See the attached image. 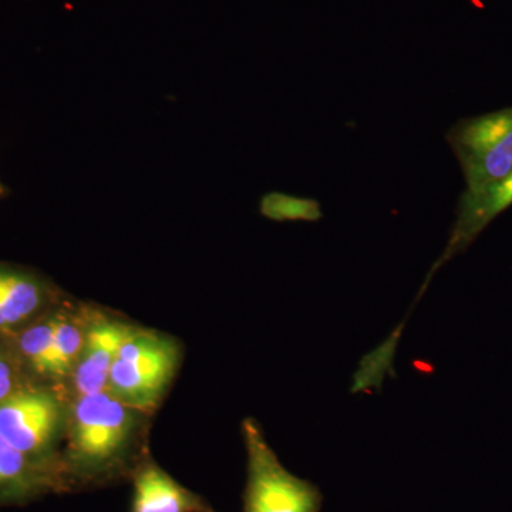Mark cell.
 Returning a JSON list of instances; mask_svg holds the SVG:
<instances>
[{
  "label": "cell",
  "instance_id": "cell-2",
  "mask_svg": "<svg viewBox=\"0 0 512 512\" xmlns=\"http://www.w3.org/2000/svg\"><path fill=\"white\" fill-rule=\"evenodd\" d=\"M180 345L156 330L134 329L124 340L107 390L133 409H153L180 367Z\"/></svg>",
  "mask_w": 512,
  "mask_h": 512
},
{
  "label": "cell",
  "instance_id": "cell-14",
  "mask_svg": "<svg viewBox=\"0 0 512 512\" xmlns=\"http://www.w3.org/2000/svg\"><path fill=\"white\" fill-rule=\"evenodd\" d=\"M8 194H9L8 188H6L5 185L0 183V200H2V198H5L6 195H8Z\"/></svg>",
  "mask_w": 512,
  "mask_h": 512
},
{
  "label": "cell",
  "instance_id": "cell-7",
  "mask_svg": "<svg viewBox=\"0 0 512 512\" xmlns=\"http://www.w3.org/2000/svg\"><path fill=\"white\" fill-rule=\"evenodd\" d=\"M136 326L89 309L86 340L70 382L74 397L107 390L111 367Z\"/></svg>",
  "mask_w": 512,
  "mask_h": 512
},
{
  "label": "cell",
  "instance_id": "cell-12",
  "mask_svg": "<svg viewBox=\"0 0 512 512\" xmlns=\"http://www.w3.org/2000/svg\"><path fill=\"white\" fill-rule=\"evenodd\" d=\"M259 211L272 221H309L322 220L323 212L318 201L311 198L293 197L282 192H269L262 197Z\"/></svg>",
  "mask_w": 512,
  "mask_h": 512
},
{
  "label": "cell",
  "instance_id": "cell-10",
  "mask_svg": "<svg viewBox=\"0 0 512 512\" xmlns=\"http://www.w3.org/2000/svg\"><path fill=\"white\" fill-rule=\"evenodd\" d=\"M130 512H217L201 495L178 483L153 460H143L133 474Z\"/></svg>",
  "mask_w": 512,
  "mask_h": 512
},
{
  "label": "cell",
  "instance_id": "cell-13",
  "mask_svg": "<svg viewBox=\"0 0 512 512\" xmlns=\"http://www.w3.org/2000/svg\"><path fill=\"white\" fill-rule=\"evenodd\" d=\"M32 383L10 340L0 336V403Z\"/></svg>",
  "mask_w": 512,
  "mask_h": 512
},
{
  "label": "cell",
  "instance_id": "cell-8",
  "mask_svg": "<svg viewBox=\"0 0 512 512\" xmlns=\"http://www.w3.org/2000/svg\"><path fill=\"white\" fill-rule=\"evenodd\" d=\"M512 205V174L505 178L500 184L488 188L478 194L460 195L456 211V222L451 229L450 238L443 254L437 259L436 264L430 269L426 281L421 286L419 296H417L414 305L420 301L421 295L426 291L427 286L434 274L446 265L454 256L466 251L471 244L478 238V235L484 231L498 217L508 210Z\"/></svg>",
  "mask_w": 512,
  "mask_h": 512
},
{
  "label": "cell",
  "instance_id": "cell-11",
  "mask_svg": "<svg viewBox=\"0 0 512 512\" xmlns=\"http://www.w3.org/2000/svg\"><path fill=\"white\" fill-rule=\"evenodd\" d=\"M89 309H72L60 303L56 312L55 336L47 366L46 384L56 386L72 377L86 340Z\"/></svg>",
  "mask_w": 512,
  "mask_h": 512
},
{
  "label": "cell",
  "instance_id": "cell-3",
  "mask_svg": "<svg viewBox=\"0 0 512 512\" xmlns=\"http://www.w3.org/2000/svg\"><path fill=\"white\" fill-rule=\"evenodd\" d=\"M247 448L244 512H320L318 485L292 474L265 439L261 424L247 417L241 424Z\"/></svg>",
  "mask_w": 512,
  "mask_h": 512
},
{
  "label": "cell",
  "instance_id": "cell-5",
  "mask_svg": "<svg viewBox=\"0 0 512 512\" xmlns=\"http://www.w3.org/2000/svg\"><path fill=\"white\" fill-rule=\"evenodd\" d=\"M446 140L463 170L466 194H478L512 174V107L468 117Z\"/></svg>",
  "mask_w": 512,
  "mask_h": 512
},
{
  "label": "cell",
  "instance_id": "cell-6",
  "mask_svg": "<svg viewBox=\"0 0 512 512\" xmlns=\"http://www.w3.org/2000/svg\"><path fill=\"white\" fill-rule=\"evenodd\" d=\"M60 302L62 293L45 275L0 261V336L15 335Z\"/></svg>",
  "mask_w": 512,
  "mask_h": 512
},
{
  "label": "cell",
  "instance_id": "cell-1",
  "mask_svg": "<svg viewBox=\"0 0 512 512\" xmlns=\"http://www.w3.org/2000/svg\"><path fill=\"white\" fill-rule=\"evenodd\" d=\"M137 412L109 390L74 397L67 410L63 464L72 484L113 476L126 464Z\"/></svg>",
  "mask_w": 512,
  "mask_h": 512
},
{
  "label": "cell",
  "instance_id": "cell-9",
  "mask_svg": "<svg viewBox=\"0 0 512 512\" xmlns=\"http://www.w3.org/2000/svg\"><path fill=\"white\" fill-rule=\"evenodd\" d=\"M70 485L63 468L33 460L0 436V505L26 503Z\"/></svg>",
  "mask_w": 512,
  "mask_h": 512
},
{
  "label": "cell",
  "instance_id": "cell-4",
  "mask_svg": "<svg viewBox=\"0 0 512 512\" xmlns=\"http://www.w3.org/2000/svg\"><path fill=\"white\" fill-rule=\"evenodd\" d=\"M66 421V404L49 384H29L0 403V436L33 460L64 471L56 448Z\"/></svg>",
  "mask_w": 512,
  "mask_h": 512
}]
</instances>
